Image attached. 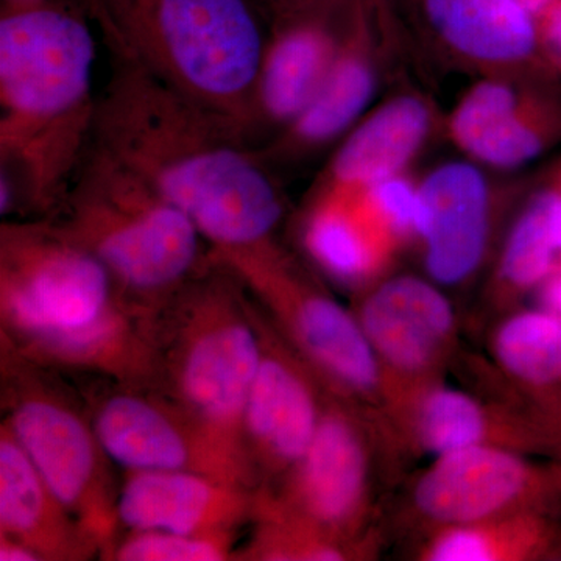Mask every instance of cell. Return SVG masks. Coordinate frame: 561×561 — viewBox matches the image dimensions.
I'll return each instance as SVG.
<instances>
[{"instance_id":"6da1fadb","label":"cell","mask_w":561,"mask_h":561,"mask_svg":"<svg viewBox=\"0 0 561 561\" xmlns=\"http://www.w3.org/2000/svg\"><path fill=\"white\" fill-rule=\"evenodd\" d=\"M92 146L190 217L210 250L272 241L283 220L271 168L241 131L133 66L111 61Z\"/></svg>"},{"instance_id":"7a4b0ae2","label":"cell","mask_w":561,"mask_h":561,"mask_svg":"<svg viewBox=\"0 0 561 561\" xmlns=\"http://www.w3.org/2000/svg\"><path fill=\"white\" fill-rule=\"evenodd\" d=\"M98 41L80 0L2 7L0 214L51 217L91 149Z\"/></svg>"},{"instance_id":"3957f363","label":"cell","mask_w":561,"mask_h":561,"mask_svg":"<svg viewBox=\"0 0 561 561\" xmlns=\"http://www.w3.org/2000/svg\"><path fill=\"white\" fill-rule=\"evenodd\" d=\"M2 346L54 371L153 386L154 317L51 217L0 225Z\"/></svg>"},{"instance_id":"277c9868","label":"cell","mask_w":561,"mask_h":561,"mask_svg":"<svg viewBox=\"0 0 561 561\" xmlns=\"http://www.w3.org/2000/svg\"><path fill=\"white\" fill-rule=\"evenodd\" d=\"M111 61L219 114L250 142L265 33L254 0H80Z\"/></svg>"},{"instance_id":"5b68a950","label":"cell","mask_w":561,"mask_h":561,"mask_svg":"<svg viewBox=\"0 0 561 561\" xmlns=\"http://www.w3.org/2000/svg\"><path fill=\"white\" fill-rule=\"evenodd\" d=\"M153 337V387L247 461L242 415L260 367L261 332L242 280L210 253L157 313Z\"/></svg>"},{"instance_id":"8992f818","label":"cell","mask_w":561,"mask_h":561,"mask_svg":"<svg viewBox=\"0 0 561 561\" xmlns=\"http://www.w3.org/2000/svg\"><path fill=\"white\" fill-rule=\"evenodd\" d=\"M51 219L105 265L121 297L144 316L157 317L209 260L190 217L92 144Z\"/></svg>"},{"instance_id":"52a82bcc","label":"cell","mask_w":561,"mask_h":561,"mask_svg":"<svg viewBox=\"0 0 561 561\" xmlns=\"http://www.w3.org/2000/svg\"><path fill=\"white\" fill-rule=\"evenodd\" d=\"M54 373L2 346V423L58 500L98 541L105 560L122 529L113 461L88 409L57 383Z\"/></svg>"},{"instance_id":"ba28073f","label":"cell","mask_w":561,"mask_h":561,"mask_svg":"<svg viewBox=\"0 0 561 561\" xmlns=\"http://www.w3.org/2000/svg\"><path fill=\"white\" fill-rule=\"evenodd\" d=\"M210 253L236 273L268 320L332 387L353 394L381 387V360L359 319L320 290L275 239Z\"/></svg>"},{"instance_id":"9c48e42d","label":"cell","mask_w":561,"mask_h":561,"mask_svg":"<svg viewBox=\"0 0 561 561\" xmlns=\"http://www.w3.org/2000/svg\"><path fill=\"white\" fill-rule=\"evenodd\" d=\"M95 435L124 471H191L257 490L247 461L153 386L110 381L88 401Z\"/></svg>"},{"instance_id":"30bf717a","label":"cell","mask_w":561,"mask_h":561,"mask_svg":"<svg viewBox=\"0 0 561 561\" xmlns=\"http://www.w3.org/2000/svg\"><path fill=\"white\" fill-rule=\"evenodd\" d=\"M368 472L356 420L335 405L324 408L305 456L279 481L256 490L253 516L346 546L367 504Z\"/></svg>"},{"instance_id":"8fae6325","label":"cell","mask_w":561,"mask_h":561,"mask_svg":"<svg viewBox=\"0 0 561 561\" xmlns=\"http://www.w3.org/2000/svg\"><path fill=\"white\" fill-rule=\"evenodd\" d=\"M560 497L561 463L540 467L500 445L438 456L413 491L421 515L445 527L545 512Z\"/></svg>"},{"instance_id":"7c38bea8","label":"cell","mask_w":561,"mask_h":561,"mask_svg":"<svg viewBox=\"0 0 561 561\" xmlns=\"http://www.w3.org/2000/svg\"><path fill=\"white\" fill-rule=\"evenodd\" d=\"M254 305L261 360L243 409L242 446L260 489L305 456L324 408L306 364L280 341L260 305Z\"/></svg>"},{"instance_id":"4fadbf2b","label":"cell","mask_w":561,"mask_h":561,"mask_svg":"<svg viewBox=\"0 0 561 561\" xmlns=\"http://www.w3.org/2000/svg\"><path fill=\"white\" fill-rule=\"evenodd\" d=\"M448 130L472 160L522 168L561 144V79L479 81L457 103Z\"/></svg>"},{"instance_id":"5bb4252c","label":"cell","mask_w":561,"mask_h":561,"mask_svg":"<svg viewBox=\"0 0 561 561\" xmlns=\"http://www.w3.org/2000/svg\"><path fill=\"white\" fill-rule=\"evenodd\" d=\"M256 489L191 471H124L117 518L127 531L158 530L234 542L253 522Z\"/></svg>"},{"instance_id":"9a60e30c","label":"cell","mask_w":561,"mask_h":561,"mask_svg":"<svg viewBox=\"0 0 561 561\" xmlns=\"http://www.w3.org/2000/svg\"><path fill=\"white\" fill-rule=\"evenodd\" d=\"M343 33L331 18L278 20L265 36L251 103L250 142L268 128L276 135L311 103L341 50ZM256 149V147H254Z\"/></svg>"},{"instance_id":"2e32d148","label":"cell","mask_w":561,"mask_h":561,"mask_svg":"<svg viewBox=\"0 0 561 561\" xmlns=\"http://www.w3.org/2000/svg\"><path fill=\"white\" fill-rule=\"evenodd\" d=\"M420 192L426 209L421 241L431 278L446 286L470 278L489 242V181L470 162H446L424 179Z\"/></svg>"},{"instance_id":"e0dca14e","label":"cell","mask_w":561,"mask_h":561,"mask_svg":"<svg viewBox=\"0 0 561 561\" xmlns=\"http://www.w3.org/2000/svg\"><path fill=\"white\" fill-rule=\"evenodd\" d=\"M446 49L483 70L561 79L542 57L537 20L519 0H423Z\"/></svg>"},{"instance_id":"ac0fdd59","label":"cell","mask_w":561,"mask_h":561,"mask_svg":"<svg viewBox=\"0 0 561 561\" xmlns=\"http://www.w3.org/2000/svg\"><path fill=\"white\" fill-rule=\"evenodd\" d=\"M359 321L379 360L401 375L415 376L442 356L456 316L434 284L405 275L375 287L362 305Z\"/></svg>"},{"instance_id":"d6986e66","label":"cell","mask_w":561,"mask_h":561,"mask_svg":"<svg viewBox=\"0 0 561 561\" xmlns=\"http://www.w3.org/2000/svg\"><path fill=\"white\" fill-rule=\"evenodd\" d=\"M0 538L41 561L101 559L102 549L50 490L9 427H0Z\"/></svg>"},{"instance_id":"ffe728a7","label":"cell","mask_w":561,"mask_h":561,"mask_svg":"<svg viewBox=\"0 0 561 561\" xmlns=\"http://www.w3.org/2000/svg\"><path fill=\"white\" fill-rule=\"evenodd\" d=\"M378 84L375 60L364 22L354 18L343 32L341 50L311 103L289 127L257 147L271 168L316 153L345 138L364 116Z\"/></svg>"},{"instance_id":"44dd1931","label":"cell","mask_w":561,"mask_h":561,"mask_svg":"<svg viewBox=\"0 0 561 561\" xmlns=\"http://www.w3.org/2000/svg\"><path fill=\"white\" fill-rule=\"evenodd\" d=\"M302 243L330 278L360 286L381 273L398 242L362 187L319 184L302 224Z\"/></svg>"},{"instance_id":"7402d4cb","label":"cell","mask_w":561,"mask_h":561,"mask_svg":"<svg viewBox=\"0 0 561 561\" xmlns=\"http://www.w3.org/2000/svg\"><path fill=\"white\" fill-rule=\"evenodd\" d=\"M434 111L420 95L390 99L346 133L321 186L367 187L404 173L434 130Z\"/></svg>"},{"instance_id":"603a6c76","label":"cell","mask_w":561,"mask_h":561,"mask_svg":"<svg viewBox=\"0 0 561 561\" xmlns=\"http://www.w3.org/2000/svg\"><path fill=\"white\" fill-rule=\"evenodd\" d=\"M501 367L542 401V412L561 437V317L546 309L505 320L494 337Z\"/></svg>"},{"instance_id":"cb8c5ba5","label":"cell","mask_w":561,"mask_h":561,"mask_svg":"<svg viewBox=\"0 0 561 561\" xmlns=\"http://www.w3.org/2000/svg\"><path fill=\"white\" fill-rule=\"evenodd\" d=\"M556 541L545 512L518 513L474 524L448 526L427 548L432 561H493L541 556Z\"/></svg>"},{"instance_id":"d4e9b609","label":"cell","mask_w":561,"mask_h":561,"mask_svg":"<svg viewBox=\"0 0 561 561\" xmlns=\"http://www.w3.org/2000/svg\"><path fill=\"white\" fill-rule=\"evenodd\" d=\"M420 445L435 456L479 445H496L494 419L471 394L434 387L421 394L415 408Z\"/></svg>"},{"instance_id":"484cf974","label":"cell","mask_w":561,"mask_h":561,"mask_svg":"<svg viewBox=\"0 0 561 561\" xmlns=\"http://www.w3.org/2000/svg\"><path fill=\"white\" fill-rule=\"evenodd\" d=\"M561 261L545 186L534 192L508 232L501 257V278L515 290L540 287Z\"/></svg>"},{"instance_id":"4316f807","label":"cell","mask_w":561,"mask_h":561,"mask_svg":"<svg viewBox=\"0 0 561 561\" xmlns=\"http://www.w3.org/2000/svg\"><path fill=\"white\" fill-rule=\"evenodd\" d=\"M105 560L114 561H224L236 560L232 542L171 531H125Z\"/></svg>"},{"instance_id":"83f0119b","label":"cell","mask_w":561,"mask_h":561,"mask_svg":"<svg viewBox=\"0 0 561 561\" xmlns=\"http://www.w3.org/2000/svg\"><path fill=\"white\" fill-rule=\"evenodd\" d=\"M362 190L394 241L400 243L412 238L421 239L426 225V209L420 184L415 186L404 173H398Z\"/></svg>"},{"instance_id":"f1b7e54d","label":"cell","mask_w":561,"mask_h":561,"mask_svg":"<svg viewBox=\"0 0 561 561\" xmlns=\"http://www.w3.org/2000/svg\"><path fill=\"white\" fill-rule=\"evenodd\" d=\"M538 38L546 65L561 77V0H553L537 18Z\"/></svg>"},{"instance_id":"f546056e","label":"cell","mask_w":561,"mask_h":561,"mask_svg":"<svg viewBox=\"0 0 561 561\" xmlns=\"http://www.w3.org/2000/svg\"><path fill=\"white\" fill-rule=\"evenodd\" d=\"M346 0H260L262 11H268L275 21L301 16L331 18Z\"/></svg>"},{"instance_id":"4dcf8cb0","label":"cell","mask_w":561,"mask_h":561,"mask_svg":"<svg viewBox=\"0 0 561 561\" xmlns=\"http://www.w3.org/2000/svg\"><path fill=\"white\" fill-rule=\"evenodd\" d=\"M542 186L548 192L553 234L561 254V160L552 165L551 171L542 180Z\"/></svg>"},{"instance_id":"1f68e13d","label":"cell","mask_w":561,"mask_h":561,"mask_svg":"<svg viewBox=\"0 0 561 561\" xmlns=\"http://www.w3.org/2000/svg\"><path fill=\"white\" fill-rule=\"evenodd\" d=\"M540 290L542 309L561 317V261L551 275L542 280Z\"/></svg>"},{"instance_id":"d6a6232c","label":"cell","mask_w":561,"mask_h":561,"mask_svg":"<svg viewBox=\"0 0 561 561\" xmlns=\"http://www.w3.org/2000/svg\"><path fill=\"white\" fill-rule=\"evenodd\" d=\"M0 561H41L32 549L21 542L0 538Z\"/></svg>"},{"instance_id":"836d02e7","label":"cell","mask_w":561,"mask_h":561,"mask_svg":"<svg viewBox=\"0 0 561 561\" xmlns=\"http://www.w3.org/2000/svg\"><path fill=\"white\" fill-rule=\"evenodd\" d=\"M519 2L523 3L524 9L527 11H530L531 14H534L535 20H537L538 16L548 9L549 5L553 2V0H519Z\"/></svg>"},{"instance_id":"e575fe53","label":"cell","mask_w":561,"mask_h":561,"mask_svg":"<svg viewBox=\"0 0 561 561\" xmlns=\"http://www.w3.org/2000/svg\"><path fill=\"white\" fill-rule=\"evenodd\" d=\"M43 2V0H2V7L32 5V3Z\"/></svg>"},{"instance_id":"d590c367","label":"cell","mask_w":561,"mask_h":561,"mask_svg":"<svg viewBox=\"0 0 561 561\" xmlns=\"http://www.w3.org/2000/svg\"><path fill=\"white\" fill-rule=\"evenodd\" d=\"M254 3H256V5L260 7V9H261L260 0H254ZM261 11H262V9H261Z\"/></svg>"}]
</instances>
